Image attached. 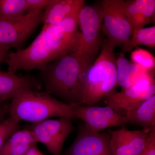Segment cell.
<instances>
[{"instance_id":"obj_1","label":"cell","mask_w":155,"mask_h":155,"mask_svg":"<svg viewBox=\"0 0 155 155\" xmlns=\"http://www.w3.org/2000/svg\"><path fill=\"white\" fill-rule=\"evenodd\" d=\"M78 14L67 17L57 25L43 26L28 47L9 53L5 61L8 71L13 73L20 70L41 71L63 56L77 52L81 42L80 32L78 29Z\"/></svg>"},{"instance_id":"obj_2","label":"cell","mask_w":155,"mask_h":155,"mask_svg":"<svg viewBox=\"0 0 155 155\" xmlns=\"http://www.w3.org/2000/svg\"><path fill=\"white\" fill-rule=\"evenodd\" d=\"M94 58L72 53L50 63L40 74L45 91L71 107L82 105L84 79Z\"/></svg>"},{"instance_id":"obj_3","label":"cell","mask_w":155,"mask_h":155,"mask_svg":"<svg viewBox=\"0 0 155 155\" xmlns=\"http://www.w3.org/2000/svg\"><path fill=\"white\" fill-rule=\"evenodd\" d=\"M9 114L17 121L33 123L54 117L77 119L71 106L46 91L31 89L23 90L11 100Z\"/></svg>"},{"instance_id":"obj_4","label":"cell","mask_w":155,"mask_h":155,"mask_svg":"<svg viewBox=\"0 0 155 155\" xmlns=\"http://www.w3.org/2000/svg\"><path fill=\"white\" fill-rule=\"evenodd\" d=\"M99 55L87 71L84 79L82 105L94 106L115 91L118 85L116 58L107 40Z\"/></svg>"},{"instance_id":"obj_5","label":"cell","mask_w":155,"mask_h":155,"mask_svg":"<svg viewBox=\"0 0 155 155\" xmlns=\"http://www.w3.org/2000/svg\"><path fill=\"white\" fill-rule=\"evenodd\" d=\"M103 22L101 30L106 35L107 43L115 49L117 46L129 43L132 30L123 6V0H103L100 6Z\"/></svg>"},{"instance_id":"obj_6","label":"cell","mask_w":155,"mask_h":155,"mask_svg":"<svg viewBox=\"0 0 155 155\" xmlns=\"http://www.w3.org/2000/svg\"><path fill=\"white\" fill-rule=\"evenodd\" d=\"M44 11H36L16 18H0V45L19 48L42 23Z\"/></svg>"},{"instance_id":"obj_7","label":"cell","mask_w":155,"mask_h":155,"mask_svg":"<svg viewBox=\"0 0 155 155\" xmlns=\"http://www.w3.org/2000/svg\"><path fill=\"white\" fill-rule=\"evenodd\" d=\"M154 70L147 72L128 88L115 91L104 99L105 103L115 111L132 110L155 94Z\"/></svg>"},{"instance_id":"obj_8","label":"cell","mask_w":155,"mask_h":155,"mask_svg":"<svg viewBox=\"0 0 155 155\" xmlns=\"http://www.w3.org/2000/svg\"><path fill=\"white\" fill-rule=\"evenodd\" d=\"M81 31L80 46L77 53L94 57L102 45L100 38L103 16L100 7L84 6L77 17Z\"/></svg>"},{"instance_id":"obj_9","label":"cell","mask_w":155,"mask_h":155,"mask_svg":"<svg viewBox=\"0 0 155 155\" xmlns=\"http://www.w3.org/2000/svg\"><path fill=\"white\" fill-rule=\"evenodd\" d=\"M71 120L65 118L48 119L33 123L28 129L51 154L61 155L64 142L74 130Z\"/></svg>"},{"instance_id":"obj_10","label":"cell","mask_w":155,"mask_h":155,"mask_svg":"<svg viewBox=\"0 0 155 155\" xmlns=\"http://www.w3.org/2000/svg\"><path fill=\"white\" fill-rule=\"evenodd\" d=\"M76 119H80L90 130L100 132L111 127H124L128 124L125 116L109 106L105 107L77 105L72 107Z\"/></svg>"},{"instance_id":"obj_11","label":"cell","mask_w":155,"mask_h":155,"mask_svg":"<svg viewBox=\"0 0 155 155\" xmlns=\"http://www.w3.org/2000/svg\"><path fill=\"white\" fill-rule=\"evenodd\" d=\"M110 140V132H94L82 125L65 155H113Z\"/></svg>"},{"instance_id":"obj_12","label":"cell","mask_w":155,"mask_h":155,"mask_svg":"<svg viewBox=\"0 0 155 155\" xmlns=\"http://www.w3.org/2000/svg\"><path fill=\"white\" fill-rule=\"evenodd\" d=\"M151 130H131L123 127L119 130L109 131L112 155H140L145 148Z\"/></svg>"},{"instance_id":"obj_13","label":"cell","mask_w":155,"mask_h":155,"mask_svg":"<svg viewBox=\"0 0 155 155\" xmlns=\"http://www.w3.org/2000/svg\"><path fill=\"white\" fill-rule=\"evenodd\" d=\"M42 84L32 76H20L15 73L0 70V104L12 100L25 89L40 91Z\"/></svg>"},{"instance_id":"obj_14","label":"cell","mask_w":155,"mask_h":155,"mask_svg":"<svg viewBox=\"0 0 155 155\" xmlns=\"http://www.w3.org/2000/svg\"><path fill=\"white\" fill-rule=\"evenodd\" d=\"M84 5V0H53L44 10L43 26L61 23L67 17L78 14Z\"/></svg>"},{"instance_id":"obj_15","label":"cell","mask_w":155,"mask_h":155,"mask_svg":"<svg viewBox=\"0 0 155 155\" xmlns=\"http://www.w3.org/2000/svg\"><path fill=\"white\" fill-rule=\"evenodd\" d=\"M38 141L28 129L14 132L0 148V155H22Z\"/></svg>"},{"instance_id":"obj_16","label":"cell","mask_w":155,"mask_h":155,"mask_svg":"<svg viewBox=\"0 0 155 155\" xmlns=\"http://www.w3.org/2000/svg\"><path fill=\"white\" fill-rule=\"evenodd\" d=\"M118 84L122 89L128 88L138 81L147 71L131 63L124 53L119 54L116 60Z\"/></svg>"},{"instance_id":"obj_17","label":"cell","mask_w":155,"mask_h":155,"mask_svg":"<svg viewBox=\"0 0 155 155\" xmlns=\"http://www.w3.org/2000/svg\"><path fill=\"white\" fill-rule=\"evenodd\" d=\"M125 116L128 124L140 125L143 129L155 127V95L134 110L125 112Z\"/></svg>"},{"instance_id":"obj_18","label":"cell","mask_w":155,"mask_h":155,"mask_svg":"<svg viewBox=\"0 0 155 155\" xmlns=\"http://www.w3.org/2000/svg\"><path fill=\"white\" fill-rule=\"evenodd\" d=\"M143 1L123 0V8L131 26L132 33L148 24L149 15L144 8Z\"/></svg>"},{"instance_id":"obj_19","label":"cell","mask_w":155,"mask_h":155,"mask_svg":"<svg viewBox=\"0 0 155 155\" xmlns=\"http://www.w3.org/2000/svg\"><path fill=\"white\" fill-rule=\"evenodd\" d=\"M145 45L150 48L155 47V26L143 28L133 31L129 43L124 47V51H128L134 47Z\"/></svg>"},{"instance_id":"obj_20","label":"cell","mask_w":155,"mask_h":155,"mask_svg":"<svg viewBox=\"0 0 155 155\" xmlns=\"http://www.w3.org/2000/svg\"><path fill=\"white\" fill-rule=\"evenodd\" d=\"M26 0H0V18L10 19L27 14Z\"/></svg>"},{"instance_id":"obj_21","label":"cell","mask_w":155,"mask_h":155,"mask_svg":"<svg viewBox=\"0 0 155 155\" xmlns=\"http://www.w3.org/2000/svg\"><path fill=\"white\" fill-rule=\"evenodd\" d=\"M130 58L132 63L147 71L154 70L155 58L147 50L140 48L136 49L131 52Z\"/></svg>"},{"instance_id":"obj_22","label":"cell","mask_w":155,"mask_h":155,"mask_svg":"<svg viewBox=\"0 0 155 155\" xmlns=\"http://www.w3.org/2000/svg\"><path fill=\"white\" fill-rule=\"evenodd\" d=\"M20 121L10 116L0 123V148L14 132L19 130Z\"/></svg>"},{"instance_id":"obj_23","label":"cell","mask_w":155,"mask_h":155,"mask_svg":"<svg viewBox=\"0 0 155 155\" xmlns=\"http://www.w3.org/2000/svg\"><path fill=\"white\" fill-rule=\"evenodd\" d=\"M53 0H26L27 13L38 11H44Z\"/></svg>"},{"instance_id":"obj_24","label":"cell","mask_w":155,"mask_h":155,"mask_svg":"<svg viewBox=\"0 0 155 155\" xmlns=\"http://www.w3.org/2000/svg\"><path fill=\"white\" fill-rule=\"evenodd\" d=\"M140 155H155V127L151 130L145 148Z\"/></svg>"},{"instance_id":"obj_25","label":"cell","mask_w":155,"mask_h":155,"mask_svg":"<svg viewBox=\"0 0 155 155\" xmlns=\"http://www.w3.org/2000/svg\"><path fill=\"white\" fill-rule=\"evenodd\" d=\"M10 104L8 101L0 104V123L4 121L6 115L9 113Z\"/></svg>"},{"instance_id":"obj_26","label":"cell","mask_w":155,"mask_h":155,"mask_svg":"<svg viewBox=\"0 0 155 155\" xmlns=\"http://www.w3.org/2000/svg\"><path fill=\"white\" fill-rule=\"evenodd\" d=\"M8 48L0 45V64L5 63L9 54Z\"/></svg>"},{"instance_id":"obj_27","label":"cell","mask_w":155,"mask_h":155,"mask_svg":"<svg viewBox=\"0 0 155 155\" xmlns=\"http://www.w3.org/2000/svg\"><path fill=\"white\" fill-rule=\"evenodd\" d=\"M22 155H44L43 153L37 147L36 145L31 147Z\"/></svg>"}]
</instances>
